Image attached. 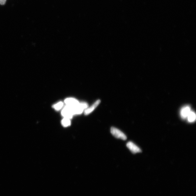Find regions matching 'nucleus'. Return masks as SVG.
Masks as SVG:
<instances>
[{
  "label": "nucleus",
  "mask_w": 196,
  "mask_h": 196,
  "mask_svg": "<svg viewBox=\"0 0 196 196\" xmlns=\"http://www.w3.org/2000/svg\"><path fill=\"white\" fill-rule=\"evenodd\" d=\"M7 0H0V4L4 5L5 4Z\"/></svg>",
  "instance_id": "obj_10"
},
{
  "label": "nucleus",
  "mask_w": 196,
  "mask_h": 196,
  "mask_svg": "<svg viewBox=\"0 0 196 196\" xmlns=\"http://www.w3.org/2000/svg\"><path fill=\"white\" fill-rule=\"evenodd\" d=\"M100 103V100H98L92 106L86 109L85 110L84 112V114L85 115H88L90 113H91L92 112H93L94 109L98 107V106L99 104Z\"/></svg>",
  "instance_id": "obj_5"
},
{
  "label": "nucleus",
  "mask_w": 196,
  "mask_h": 196,
  "mask_svg": "<svg viewBox=\"0 0 196 196\" xmlns=\"http://www.w3.org/2000/svg\"><path fill=\"white\" fill-rule=\"evenodd\" d=\"M64 102L67 105L71 106H75L79 103L77 100L73 98H67L65 100Z\"/></svg>",
  "instance_id": "obj_6"
},
{
  "label": "nucleus",
  "mask_w": 196,
  "mask_h": 196,
  "mask_svg": "<svg viewBox=\"0 0 196 196\" xmlns=\"http://www.w3.org/2000/svg\"><path fill=\"white\" fill-rule=\"evenodd\" d=\"M62 115L64 117V118L69 119L73 118V115L70 106L67 105L64 107L62 112Z\"/></svg>",
  "instance_id": "obj_2"
},
{
  "label": "nucleus",
  "mask_w": 196,
  "mask_h": 196,
  "mask_svg": "<svg viewBox=\"0 0 196 196\" xmlns=\"http://www.w3.org/2000/svg\"><path fill=\"white\" fill-rule=\"evenodd\" d=\"M62 124L64 127H69L71 124L70 119L64 118L61 121Z\"/></svg>",
  "instance_id": "obj_8"
},
{
  "label": "nucleus",
  "mask_w": 196,
  "mask_h": 196,
  "mask_svg": "<svg viewBox=\"0 0 196 196\" xmlns=\"http://www.w3.org/2000/svg\"><path fill=\"white\" fill-rule=\"evenodd\" d=\"M191 111V108L189 106H186L182 108L180 111V115L181 118L183 119H186Z\"/></svg>",
  "instance_id": "obj_4"
},
{
  "label": "nucleus",
  "mask_w": 196,
  "mask_h": 196,
  "mask_svg": "<svg viewBox=\"0 0 196 196\" xmlns=\"http://www.w3.org/2000/svg\"><path fill=\"white\" fill-rule=\"evenodd\" d=\"M63 106V103L62 102H60L55 105H54L53 106V108L56 110H58L62 108Z\"/></svg>",
  "instance_id": "obj_9"
},
{
  "label": "nucleus",
  "mask_w": 196,
  "mask_h": 196,
  "mask_svg": "<svg viewBox=\"0 0 196 196\" xmlns=\"http://www.w3.org/2000/svg\"><path fill=\"white\" fill-rule=\"evenodd\" d=\"M196 118L195 113L191 110L188 117H187V118H188V120L189 122L193 123L195 121Z\"/></svg>",
  "instance_id": "obj_7"
},
{
  "label": "nucleus",
  "mask_w": 196,
  "mask_h": 196,
  "mask_svg": "<svg viewBox=\"0 0 196 196\" xmlns=\"http://www.w3.org/2000/svg\"><path fill=\"white\" fill-rule=\"evenodd\" d=\"M127 146L130 151L134 154L141 152L140 148L132 142H128L127 144Z\"/></svg>",
  "instance_id": "obj_3"
},
{
  "label": "nucleus",
  "mask_w": 196,
  "mask_h": 196,
  "mask_svg": "<svg viewBox=\"0 0 196 196\" xmlns=\"http://www.w3.org/2000/svg\"><path fill=\"white\" fill-rule=\"evenodd\" d=\"M110 132L111 134L116 138L121 139L123 140H125L127 139V136L123 132L115 128H111Z\"/></svg>",
  "instance_id": "obj_1"
}]
</instances>
